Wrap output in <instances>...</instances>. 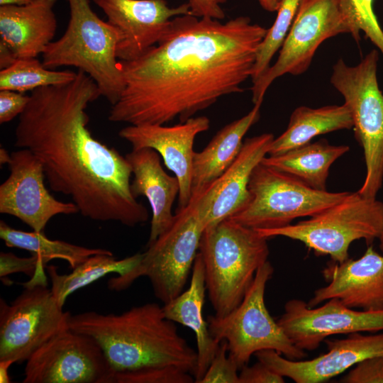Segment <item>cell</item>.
Masks as SVG:
<instances>
[{
    "label": "cell",
    "instance_id": "obj_1",
    "mask_svg": "<svg viewBox=\"0 0 383 383\" xmlns=\"http://www.w3.org/2000/svg\"><path fill=\"white\" fill-rule=\"evenodd\" d=\"M267 30L248 16L225 23L191 14L173 18L157 45L135 60H119L124 87L109 120L182 123L221 97L242 92Z\"/></svg>",
    "mask_w": 383,
    "mask_h": 383
},
{
    "label": "cell",
    "instance_id": "obj_2",
    "mask_svg": "<svg viewBox=\"0 0 383 383\" xmlns=\"http://www.w3.org/2000/svg\"><path fill=\"white\" fill-rule=\"evenodd\" d=\"M101 96L81 70L68 83L35 89L18 116L15 145L39 159L50 189L70 196L83 216L134 227L149 214L132 194L131 165L87 128L86 109Z\"/></svg>",
    "mask_w": 383,
    "mask_h": 383
},
{
    "label": "cell",
    "instance_id": "obj_3",
    "mask_svg": "<svg viewBox=\"0 0 383 383\" xmlns=\"http://www.w3.org/2000/svg\"><path fill=\"white\" fill-rule=\"evenodd\" d=\"M156 303L136 306L120 313L86 311L71 315L70 328L92 337L116 372L174 365L192 374L196 351L178 333Z\"/></svg>",
    "mask_w": 383,
    "mask_h": 383
},
{
    "label": "cell",
    "instance_id": "obj_4",
    "mask_svg": "<svg viewBox=\"0 0 383 383\" xmlns=\"http://www.w3.org/2000/svg\"><path fill=\"white\" fill-rule=\"evenodd\" d=\"M267 240L230 218L204 229L199 252L216 316L228 314L241 303L258 268L267 260Z\"/></svg>",
    "mask_w": 383,
    "mask_h": 383
},
{
    "label": "cell",
    "instance_id": "obj_5",
    "mask_svg": "<svg viewBox=\"0 0 383 383\" xmlns=\"http://www.w3.org/2000/svg\"><path fill=\"white\" fill-rule=\"evenodd\" d=\"M70 20L63 35L42 54L49 69L75 67L97 84L101 94L113 105L124 87L116 48L117 30L92 10L90 0H67Z\"/></svg>",
    "mask_w": 383,
    "mask_h": 383
},
{
    "label": "cell",
    "instance_id": "obj_6",
    "mask_svg": "<svg viewBox=\"0 0 383 383\" xmlns=\"http://www.w3.org/2000/svg\"><path fill=\"white\" fill-rule=\"evenodd\" d=\"M268 239L283 236L303 243L317 255H329L335 262L348 259L351 243L365 239L367 245L383 234V202L357 192L309 218L284 227L256 229Z\"/></svg>",
    "mask_w": 383,
    "mask_h": 383
},
{
    "label": "cell",
    "instance_id": "obj_7",
    "mask_svg": "<svg viewBox=\"0 0 383 383\" xmlns=\"http://www.w3.org/2000/svg\"><path fill=\"white\" fill-rule=\"evenodd\" d=\"M378 59L376 49L355 66L340 58L330 79L350 110L355 137L363 150L366 175L357 192L372 199L383 182V93L377 77Z\"/></svg>",
    "mask_w": 383,
    "mask_h": 383
},
{
    "label": "cell",
    "instance_id": "obj_8",
    "mask_svg": "<svg viewBox=\"0 0 383 383\" xmlns=\"http://www.w3.org/2000/svg\"><path fill=\"white\" fill-rule=\"evenodd\" d=\"M204 231L192 198L186 207L177 210L172 226L148 245L142 258L131 270L108 281L109 289L123 291L139 277H147L155 297L164 304L170 302L183 292Z\"/></svg>",
    "mask_w": 383,
    "mask_h": 383
},
{
    "label": "cell",
    "instance_id": "obj_9",
    "mask_svg": "<svg viewBox=\"0 0 383 383\" xmlns=\"http://www.w3.org/2000/svg\"><path fill=\"white\" fill-rule=\"evenodd\" d=\"M273 272L267 260L258 268L243 301L235 309L224 316L214 315L207 318L212 337L227 342L228 355L240 370L252 355L262 350H274L293 360L307 356L292 343L266 307L265 289Z\"/></svg>",
    "mask_w": 383,
    "mask_h": 383
},
{
    "label": "cell",
    "instance_id": "obj_10",
    "mask_svg": "<svg viewBox=\"0 0 383 383\" xmlns=\"http://www.w3.org/2000/svg\"><path fill=\"white\" fill-rule=\"evenodd\" d=\"M10 304L0 300V360L23 363L52 338L70 328L71 314L63 311L48 288L45 267L24 283Z\"/></svg>",
    "mask_w": 383,
    "mask_h": 383
},
{
    "label": "cell",
    "instance_id": "obj_11",
    "mask_svg": "<svg viewBox=\"0 0 383 383\" xmlns=\"http://www.w3.org/2000/svg\"><path fill=\"white\" fill-rule=\"evenodd\" d=\"M248 189L251 201L229 218L255 230L282 228L297 218L312 216L349 193L313 189L261 162L252 171Z\"/></svg>",
    "mask_w": 383,
    "mask_h": 383
},
{
    "label": "cell",
    "instance_id": "obj_12",
    "mask_svg": "<svg viewBox=\"0 0 383 383\" xmlns=\"http://www.w3.org/2000/svg\"><path fill=\"white\" fill-rule=\"evenodd\" d=\"M349 33L338 0H299L287 36L276 62L251 87L254 104H262L270 84L286 74L306 72L319 46L327 39Z\"/></svg>",
    "mask_w": 383,
    "mask_h": 383
},
{
    "label": "cell",
    "instance_id": "obj_13",
    "mask_svg": "<svg viewBox=\"0 0 383 383\" xmlns=\"http://www.w3.org/2000/svg\"><path fill=\"white\" fill-rule=\"evenodd\" d=\"M23 383H113V370L92 337L70 328L56 335L26 362Z\"/></svg>",
    "mask_w": 383,
    "mask_h": 383
},
{
    "label": "cell",
    "instance_id": "obj_14",
    "mask_svg": "<svg viewBox=\"0 0 383 383\" xmlns=\"http://www.w3.org/2000/svg\"><path fill=\"white\" fill-rule=\"evenodd\" d=\"M8 178L0 186V213L13 216L33 231L43 232L49 221L59 214L79 212L74 202L55 199L45 185L39 159L28 149L10 154Z\"/></svg>",
    "mask_w": 383,
    "mask_h": 383
},
{
    "label": "cell",
    "instance_id": "obj_15",
    "mask_svg": "<svg viewBox=\"0 0 383 383\" xmlns=\"http://www.w3.org/2000/svg\"><path fill=\"white\" fill-rule=\"evenodd\" d=\"M277 323L294 345L313 350L333 335L383 330V311H357L335 298L314 308L294 299L285 304Z\"/></svg>",
    "mask_w": 383,
    "mask_h": 383
},
{
    "label": "cell",
    "instance_id": "obj_16",
    "mask_svg": "<svg viewBox=\"0 0 383 383\" xmlns=\"http://www.w3.org/2000/svg\"><path fill=\"white\" fill-rule=\"evenodd\" d=\"M118 31L116 56L131 61L157 45L171 20L190 14L189 3L170 7L165 0H92Z\"/></svg>",
    "mask_w": 383,
    "mask_h": 383
},
{
    "label": "cell",
    "instance_id": "obj_17",
    "mask_svg": "<svg viewBox=\"0 0 383 383\" xmlns=\"http://www.w3.org/2000/svg\"><path fill=\"white\" fill-rule=\"evenodd\" d=\"M263 133L245 140L232 165L200 194L193 195L204 229L241 211L252 199L249 182L255 167L267 155L274 140Z\"/></svg>",
    "mask_w": 383,
    "mask_h": 383
},
{
    "label": "cell",
    "instance_id": "obj_18",
    "mask_svg": "<svg viewBox=\"0 0 383 383\" xmlns=\"http://www.w3.org/2000/svg\"><path fill=\"white\" fill-rule=\"evenodd\" d=\"M327 353L311 360H293L274 350H262L257 360L296 383H320L343 373L367 358L383 355V333H350L346 338L326 340Z\"/></svg>",
    "mask_w": 383,
    "mask_h": 383
},
{
    "label": "cell",
    "instance_id": "obj_19",
    "mask_svg": "<svg viewBox=\"0 0 383 383\" xmlns=\"http://www.w3.org/2000/svg\"><path fill=\"white\" fill-rule=\"evenodd\" d=\"M210 121L206 116L192 117L172 126L160 124L129 125L119 136L128 142L132 150L149 148L156 150L164 164L177 177L179 184L177 210L186 207L192 199L194 142L196 135L206 131Z\"/></svg>",
    "mask_w": 383,
    "mask_h": 383
},
{
    "label": "cell",
    "instance_id": "obj_20",
    "mask_svg": "<svg viewBox=\"0 0 383 383\" xmlns=\"http://www.w3.org/2000/svg\"><path fill=\"white\" fill-rule=\"evenodd\" d=\"M322 273L329 284L314 292L309 306L335 298L351 309L383 311V255L371 245L359 259L333 262Z\"/></svg>",
    "mask_w": 383,
    "mask_h": 383
},
{
    "label": "cell",
    "instance_id": "obj_21",
    "mask_svg": "<svg viewBox=\"0 0 383 383\" xmlns=\"http://www.w3.org/2000/svg\"><path fill=\"white\" fill-rule=\"evenodd\" d=\"M132 167L134 178L131 190L136 199L144 196L152 211L150 245L173 223L175 215L172 208L179 192L177 177L166 173L160 162V155L149 148L132 150L126 155Z\"/></svg>",
    "mask_w": 383,
    "mask_h": 383
},
{
    "label": "cell",
    "instance_id": "obj_22",
    "mask_svg": "<svg viewBox=\"0 0 383 383\" xmlns=\"http://www.w3.org/2000/svg\"><path fill=\"white\" fill-rule=\"evenodd\" d=\"M57 0L0 6V36L17 59L37 57L52 42L57 30Z\"/></svg>",
    "mask_w": 383,
    "mask_h": 383
},
{
    "label": "cell",
    "instance_id": "obj_23",
    "mask_svg": "<svg viewBox=\"0 0 383 383\" xmlns=\"http://www.w3.org/2000/svg\"><path fill=\"white\" fill-rule=\"evenodd\" d=\"M206 290L204 266L199 252L189 288L162 306L167 319L189 328L195 334L197 361L193 375L196 383L205 374L220 344L212 337L203 316Z\"/></svg>",
    "mask_w": 383,
    "mask_h": 383
},
{
    "label": "cell",
    "instance_id": "obj_24",
    "mask_svg": "<svg viewBox=\"0 0 383 383\" xmlns=\"http://www.w3.org/2000/svg\"><path fill=\"white\" fill-rule=\"evenodd\" d=\"M261 104H254L245 116L221 128L200 152H195L192 176V196L200 194L217 179L238 155L243 138L260 118Z\"/></svg>",
    "mask_w": 383,
    "mask_h": 383
},
{
    "label": "cell",
    "instance_id": "obj_25",
    "mask_svg": "<svg viewBox=\"0 0 383 383\" xmlns=\"http://www.w3.org/2000/svg\"><path fill=\"white\" fill-rule=\"evenodd\" d=\"M345 145H331L326 139L309 143L284 153L265 156L261 163L284 172L317 190H326L332 164L348 152Z\"/></svg>",
    "mask_w": 383,
    "mask_h": 383
},
{
    "label": "cell",
    "instance_id": "obj_26",
    "mask_svg": "<svg viewBox=\"0 0 383 383\" xmlns=\"http://www.w3.org/2000/svg\"><path fill=\"white\" fill-rule=\"evenodd\" d=\"M353 126L350 110L345 104L315 109L299 106L291 114L286 130L271 143L267 155L282 154L310 143L318 135Z\"/></svg>",
    "mask_w": 383,
    "mask_h": 383
},
{
    "label": "cell",
    "instance_id": "obj_27",
    "mask_svg": "<svg viewBox=\"0 0 383 383\" xmlns=\"http://www.w3.org/2000/svg\"><path fill=\"white\" fill-rule=\"evenodd\" d=\"M137 253L121 260L113 255L99 254L89 257L72 269L69 274H61L53 265L46 267L51 282V292L55 299L63 307L67 297L110 273L122 275L131 270L142 258Z\"/></svg>",
    "mask_w": 383,
    "mask_h": 383
},
{
    "label": "cell",
    "instance_id": "obj_28",
    "mask_svg": "<svg viewBox=\"0 0 383 383\" xmlns=\"http://www.w3.org/2000/svg\"><path fill=\"white\" fill-rule=\"evenodd\" d=\"M0 238L7 247L23 249L38 255L46 265L52 260L61 259L67 261L72 269L90 256L113 254L106 249L86 248L60 240H51L45 236L44 232L17 230L2 220L0 221Z\"/></svg>",
    "mask_w": 383,
    "mask_h": 383
},
{
    "label": "cell",
    "instance_id": "obj_29",
    "mask_svg": "<svg viewBox=\"0 0 383 383\" xmlns=\"http://www.w3.org/2000/svg\"><path fill=\"white\" fill-rule=\"evenodd\" d=\"M77 72L55 70L45 67L36 57L17 59L10 67L0 71V90L24 93L40 87L68 83Z\"/></svg>",
    "mask_w": 383,
    "mask_h": 383
},
{
    "label": "cell",
    "instance_id": "obj_30",
    "mask_svg": "<svg viewBox=\"0 0 383 383\" xmlns=\"http://www.w3.org/2000/svg\"><path fill=\"white\" fill-rule=\"evenodd\" d=\"M299 0H282L272 26L260 43L252 72V82L258 79L270 67L275 53L282 48L293 23Z\"/></svg>",
    "mask_w": 383,
    "mask_h": 383
},
{
    "label": "cell",
    "instance_id": "obj_31",
    "mask_svg": "<svg viewBox=\"0 0 383 383\" xmlns=\"http://www.w3.org/2000/svg\"><path fill=\"white\" fill-rule=\"evenodd\" d=\"M340 9L349 30V34L358 43L360 32L383 55V30L373 11V0H338Z\"/></svg>",
    "mask_w": 383,
    "mask_h": 383
},
{
    "label": "cell",
    "instance_id": "obj_32",
    "mask_svg": "<svg viewBox=\"0 0 383 383\" xmlns=\"http://www.w3.org/2000/svg\"><path fill=\"white\" fill-rule=\"evenodd\" d=\"M190 372L174 365L151 366L116 372V383H192Z\"/></svg>",
    "mask_w": 383,
    "mask_h": 383
},
{
    "label": "cell",
    "instance_id": "obj_33",
    "mask_svg": "<svg viewBox=\"0 0 383 383\" xmlns=\"http://www.w3.org/2000/svg\"><path fill=\"white\" fill-rule=\"evenodd\" d=\"M228 343L220 341L219 346L205 374L198 383H240V370L235 360L227 355Z\"/></svg>",
    "mask_w": 383,
    "mask_h": 383
},
{
    "label": "cell",
    "instance_id": "obj_34",
    "mask_svg": "<svg viewBox=\"0 0 383 383\" xmlns=\"http://www.w3.org/2000/svg\"><path fill=\"white\" fill-rule=\"evenodd\" d=\"M345 383H383V355L363 360L341 379Z\"/></svg>",
    "mask_w": 383,
    "mask_h": 383
},
{
    "label": "cell",
    "instance_id": "obj_35",
    "mask_svg": "<svg viewBox=\"0 0 383 383\" xmlns=\"http://www.w3.org/2000/svg\"><path fill=\"white\" fill-rule=\"evenodd\" d=\"M40 265L47 267L42 258L35 254L28 257H18L12 252L0 253V277L14 273H23L32 277Z\"/></svg>",
    "mask_w": 383,
    "mask_h": 383
},
{
    "label": "cell",
    "instance_id": "obj_36",
    "mask_svg": "<svg viewBox=\"0 0 383 383\" xmlns=\"http://www.w3.org/2000/svg\"><path fill=\"white\" fill-rule=\"evenodd\" d=\"M30 96L11 90H0V123L11 121L26 109Z\"/></svg>",
    "mask_w": 383,
    "mask_h": 383
},
{
    "label": "cell",
    "instance_id": "obj_37",
    "mask_svg": "<svg viewBox=\"0 0 383 383\" xmlns=\"http://www.w3.org/2000/svg\"><path fill=\"white\" fill-rule=\"evenodd\" d=\"M239 373L240 383H284V377L258 360L255 365H244Z\"/></svg>",
    "mask_w": 383,
    "mask_h": 383
},
{
    "label": "cell",
    "instance_id": "obj_38",
    "mask_svg": "<svg viewBox=\"0 0 383 383\" xmlns=\"http://www.w3.org/2000/svg\"><path fill=\"white\" fill-rule=\"evenodd\" d=\"M228 0H188L190 14L198 18L222 20L226 14L221 5Z\"/></svg>",
    "mask_w": 383,
    "mask_h": 383
},
{
    "label": "cell",
    "instance_id": "obj_39",
    "mask_svg": "<svg viewBox=\"0 0 383 383\" xmlns=\"http://www.w3.org/2000/svg\"><path fill=\"white\" fill-rule=\"evenodd\" d=\"M17 60L12 50L3 41L0 40V69L10 67Z\"/></svg>",
    "mask_w": 383,
    "mask_h": 383
},
{
    "label": "cell",
    "instance_id": "obj_40",
    "mask_svg": "<svg viewBox=\"0 0 383 383\" xmlns=\"http://www.w3.org/2000/svg\"><path fill=\"white\" fill-rule=\"evenodd\" d=\"M14 362L10 360H0V382L1 383H10L11 378L9 376V370L12 364Z\"/></svg>",
    "mask_w": 383,
    "mask_h": 383
},
{
    "label": "cell",
    "instance_id": "obj_41",
    "mask_svg": "<svg viewBox=\"0 0 383 383\" xmlns=\"http://www.w3.org/2000/svg\"><path fill=\"white\" fill-rule=\"evenodd\" d=\"M35 0H0V6L4 5H25Z\"/></svg>",
    "mask_w": 383,
    "mask_h": 383
},
{
    "label": "cell",
    "instance_id": "obj_42",
    "mask_svg": "<svg viewBox=\"0 0 383 383\" xmlns=\"http://www.w3.org/2000/svg\"><path fill=\"white\" fill-rule=\"evenodd\" d=\"M0 154L1 163L7 164L10 157V154H9L4 148H1Z\"/></svg>",
    "mask_w": 383,
    "mask_h": 383
},
{
    "label": "cell",
    "instance_id": "obj_43",
    "mask_svg": "<svg viewBox=\"0 0 383 383\" xmlns=\"http://www.w3.org/2000/svg\"><path fill=\"white\" fill-rule=\"evenodd\" d=\"M258 1L264 9H269L272 6L270 0H258Z\"/></svg>",
    "mask_w": 383,
    "mask_h": 383
},
{
    "label": "cell",
    "instance_id": "obj_44",
    "mask_svg": "<svg viewBox=\"0 0 383 383\" xmlns=\"http://www.w3.org/2000/svg\"><path fill=\"white\" fill-rule=\"evenodd\" d=\"M379 249L381 250V251L383 253V234L379 237Z\"/></svg>",
    "mask_w": 383,
    "mask_h": 383
},
{
    "label": "cell",
    "instance_id": "obj_45",
    "mask_svg": "<svg viewBox=\"0 0 383 383\" xmlns=\"http://www.w3.org/2000/svg\"><path fill=\"white\" fill-rule=\"evenodd\" d=\"M272 3H274V4H276L278 7L279 6V4H280V2L282 1V0H270Z\"/></svg>",
    "mask_w": 383,
    "mask_h": 383
}]
</instances>
